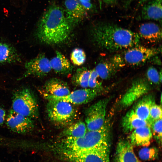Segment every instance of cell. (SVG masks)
Here are the masks:
<instances>
[{
    "mask_svg": "<svg viewBox=\"0 0 162 162\" xmlns=\"http://www.w3.org/2000/svg\"><path fill=\"white\" fill-rule=\"evenodd\" d=\"M87 131L86 124L81 121L73 123L62 132L60 137L76 138L83 136Z\"/></svg>",
    "mask_w": 162,
    "mask_h": 162,
    "instance_id": "603a6c76",
    "label": "cell"
},
{
    "mask_svg": "<svg viewBox=\"0 0 162 162\" xmlns=\"http://www.w3.org/2000/svg\"><path fill=\"white\" fill-rule=\"evenodd\" d=\"M147 125L150 126L146 121L140 118L133 109L126 114L122 121V130L125 133H130L137 128Z\"/></svg>",
    "mask_w": 162,
    "mask_h": 162,
    "instance_id": "ffe728a7",
    "label": "cell"
},
{
    "mask_svg": "<svg viewBox=\"0 0 162 162\" xmlns=\"http://www.w3.org/2000/svg\"><path fill=\"white\" fill-rule=\"evenodd\" d=\"M12 108L15 112L33 119L38 116L37 100L32 91L28 88H20L14 92Z\"/></svg>",
    "mask_w": 162,
    "mask_h": 162,
    "instance_id": "52a82bcc",
    "label": "cell"
},
{
    "mask_svg": "<svg viewBox=\"0 0 162 162\" xmlns=\"http://www.w3.org/2000/svg\"><path fill=\"white\" fill-rule=\"evenodd\" d=\"M140 0V1L141 2H144L148 0Z\"/></svg>",
    "mask_w": 162,
    "mask_h": 162,
    "instance_id": "e575fe53",
    "label": "cell"
},
{
    "mask_svg": "<svg viewBox=\"0 0 162 162\" xmlns=\"http://www.w3.org/2000/svg\"><path fill=\"white\" fill-rule=\"evenodd\" d=\"M158 154V150L155 148L144 147L140 150L139 156L142 160H150L156 158Z\"/></svg>",
    "mask_w": 162,
    "mask_h": 162,
    "instance_id": "484cf974",
    "label": "cell"
},
{
    "mask_svg": "<svg viewBox=\"0 0 162 162\" xmlns=\"http://www.w3.org/2000/svg\"><path fill=\"white\" fill-rule=\"evenodd\" d=\"M20 56L16 48L10 44L0 41V64L20 62Z\"/></svg>",
    "mask_w": 162,
    "mask_h": 162,
    "instance_id": "44dd1931",
    "label": "cell"
},
{
    "mask_svg": "<svg viewBox=\"0 0 162 162\" xmlns=\"http://www.w3.org/2000/svg\"><path fill=\"white\" fill-rule=\"evenodd\" d=\"M98 94L99 93L93 89L87 88L75 90L64 96L56 97L45 94H42L47 100H61L73 104L80 105L86 104L91 101L98 95Z\"/></svg>",
    "mask_w": 162,
    "mask_h": 162,
    "instance_id": "8fae6325",
    "label": "cell"
},
{
    "mask_svg": "<svg viewBox=\"0 0 162 162\" xmlns=\"http://www.w3.org/2000/svg\"><path fill=\"white\" fill-rule=\"evenodd\" d=\"M155 102V98L152 94H145L139 99L133 109L140 118L146 121L150 126V109L152 105Z\"/></svg>",
    "mask_w": 162,
    "mask_h": 162,
    "instance_id": "e0dca14e",
    "label": "cell"
},
{
    "mask_svg": "<svg viewBox=\"0 0 162 162\" xmlns=\"http://www.w3.org/2000/svg\"><path fill=\"white\" fill-rule=\"evenodd\" d=\"M160 48L147 47L139 44L124 50L112 56L110 61L118 69L143 64L158 54Z\"/></svg>",
    "mask_w": 162,
    "mask_h": 162,
    "instance_id": "277c9868",
    "label": "cell"
},
{
    "mask_svg": "<svg viewBox=\"0 0 162 162\" xmlns=\"http://www.w3.org/2000/svg\"><path fill=\"white\" fill-rule=\"evenodd\" d=\"M64 13L72 26L81 21L86 16V9L78 0H64Z\"/></svg>",
    "mask_w": 162,
    "mask_h": 162,
    "instance_id": "4fadbf2b",
    "label": "cell"
},
{
    "mask_svg": "<svg viewBox=\"0 0 162 162\" xmlns=\"http://www.w3.org/2000/svg\"><path fill=\"white\" fill-rule=\"evenodd\" d=\"M72 27L63 10L53 5L49 7L41 17L37 25L36 35L42 43L57 44L68 38Z\"/></svg>",
    "mask_w": 162,
    "mask_h": 162,
    "instance_id": "7a4b0ae2",
    "label": "cell"
},
{
    "mask_svg": "<svg viewBox=\"0 0 162 162\" xmlns=\"http://www.w3.org/2000/svg\"><path fill=\"white\" fill-rule=\"evenodd\" d=\"M91 71V70L84 67L77 69L71 78L72 83L75 86L83 88H88Z\"/></svg>",
    "mask_w": 162,
    "mask_h": 162,
    "instance_id": "d4e9b609",
    "label": "cell"
},
{
    "mask_svg": "<svg viewBox=\"0 0 162 162\" xmlns=\"http://www.w3.org/2000/svg\"><path fill=\"white\" fill-rule=\"evenodd\" d=\"M46 112L50 120L60 126L72 124L76 116V111L73 104L61 100H47Z\"/></svg>",
    "mask_w": 162,
    "mask_h": 162,
    "instance_id": "8992f818",
    "label": "cell"
},
{
    "mask_svg": "<svg viewBox=\"0 0 162 162\" xmlns=\"http://www.w3.org/2000/svg\"><path fill=\"white\" fill-rule=\"evenodd\" d=\"M138 34L140 38L150 43L159 42L162 38L161 28L153 22H146L141 25Z\"/></svg>",
    "mask_w": 162,
    "mask_h": 162,
    "instance_id": "2e32d148",
    "label": "cell"
},
{
    "mask_svg": "<svg viewBox=\"0 0 162 162\" xmlns=\"http://www.w3.org/2000/svg\"><path fill=\"white\" fill-rule=\"evenodd\" d=\"M6 111L5 109L0 105V126L4 124L6 118Z\"/></svg>",
    "mask_w": 162,
    "mask_h": 162,
    "instance_id": "1f68e13d",
    "label": "cell"
},
{
    "mask_svg": "<svg viewBox=\"0 0 162 162\" xmlns=\"http://www.w3.org/2000/svg\"><path fill=\"white\" fill-rule=\"evenodd\" d=\"M162 123L160 118L154 121L151 125L152 135L160 144L162 141Z\"/></svg>",
    "mask_w": 162,
    "mask_h": 162,
    "instance_id": "f546056e",
    "label": "cell"
},
{
    "mask_svg": "<svg viewBox=\"0 0 162 162\" xmlns=\"http://www.w3.org/2000/svg\"><path fill=\"white\" fill-rule=\"evenodd\" d=\"M110 144L84 151H54L62 158L70 162H110Z\"/></svg>",
    "mask_w": 162,
    "mask_h": 162,
    "instance_id": "5b68a950",
    "label": "cell"
},
{
    "mask_svg": "<svg viewBox=\"0 0 162 162\" xmlns=\"http://www.w3.org/2000/svg\"><path fill=\"white\" fill-rule=\"evenodd\" d=\"M141 17L143 20H152L161 22L162 0H153L143 7Z\"/></svg>",
    "mask_w": 162,
    "mask_h": 162,
    "instance_id": "d6986e66",
    "label": "cell"
},
{
    "mask_svg": "<svg viewBox=\"0 0 162 162\" xmlns=\"http://www.w3.org/2000/svg\"><path fill=\"white\" fill-rule=\"evenodd\" d=\"M6 124L11 131L22 134H30L34 128L33 119L17 113L12 109L7 114Z\"/></svg>",
    "mask_w": 162,
    "mask_h": 162,
    "instance_id": "9c48e42d",
    "label": "cell"
},
{
    "mask_svg": "<svg viewBox=\"0 0 162 162\" xmlns=\"http://www.w3.org/2000/svg\"><path fill=\"white\" fill-rule=\"evenodd\" d=\"M91 36L97 47L111 52L139 45L140 38L137 33L107 22L95 24L92 29Z\"/></svg>",
    "mask_w": 162,
    "mask_h": 162,
    "instance_id": "6da1fadb",
    "label": "cell"
},
{
    "mask_svg": "<svg viewBox=\"0 0 162 162\" xmlns=\"http://www.w3.org/2000/svg\"><path fill=\"white\" fill-rule=\"evenodd\" d=\"M70 59L75 65L80 66L86 60V55L84 51L80 48L74 49L71 53Z\"/></svg>",
    "mask_w": 162,
    "mask_h": 162,
    "instance_id": "4316f807",
    "label": "cell"
},
{
    "mask_svg": "<svg viewBox=\"0 0 162 162\" xmlns=\"http://www.w3.org/2000/svg\"><path fill=\"white\" fill-rule=\"evenodd\" d=\"M152 136L151 126L147 125L133 130L129 141L133 146H147L151 143Z\"/></svg>",
    "mask_w": 162,
    "mask_h": 162,
    "instance_id": "ac0fdd59",
    "label": "cell"
},
{
    "mask_svg": "<svg viewBox=\"0 0 162 162\" xmlns=\"http://www.w3.org/2000/svg\"><path fill=\"white\" fill-rule=\"evenodd\" d=\"M40 92L41 94L56 97L64 96L70 92L67 83L56 78H51L47 80Z\"/></svg>",
    "mask_w": 162,
    "mask_h": 162,
    "instance_id": "5bb4252c",
    "label": "cell"
},
{
    "mask_svg": "<svg viewBox=\"0 0 162 162\" xmlns=\"http://www.w3.org/2000/svg\"><path fill=\"white\" fill-rule=\"evenodd\" d=\"M24 67L25 71L18 80L31 76L43 77L48 74L52 70L50 60L43 53L39 54L26 62Z\"/></svg>",
    "mask_w": 162,
    "mask_h": 162,
    "instance_id": "30bf717a",
    "label": "cell"
},
{
    "mask_svg": "<svg viewBox=\"0 0 162 162\" xmlns=\"http://www.w3.org/2000/svg\"><path fill=\"white\" fill-rule=\"evenodd\" d=\"M133 146L129 140H119L116 148L115 162H140L134 152Z\"/></svg>",
    "mask_w": 162,
    "mask_h": 162,
    "instance_id": "9a60e30c",
    "label": "cell"
},
{
    "mask_svg": "<svg viewBox=\"0 0 162 162\" xmlns=\"http://www.w3.org/2000/svg\"><path fill=\"white\" fill-rule=\"evenodd\" d=\"M149 116L151 124L154 121L162 118L161 106L156 104L155 102L153 104L150 108Z\"/></svg>",
    "mask_w": 162,
    "mask_h": 162,
    "instance_id": "4dcf8cb0",
    "label": "cell"
},
{
    "mask_svg": "<svg viewBox=\"0 0 162 162\" xmlns=\"http://www.w3.org/2000/svg\"><path fill=\"white\" fill-rule=\"evenodd\" d=\"M80 4H83L91 2V0H78Z\"/></svg>",
    "mask_w": 162,
    "mask_h": 162,
    "instance_id": "836d02e7",
    "label": "cell"
},
{
    "mask_svg": "<svg viewBox=\"0 0 162 162\" xmlns=\"http://www.w3.org/2000/svg\"><path fill=\"white\" fill-rule=\"evenodd\" d=\"M99 77L94 69L91 70L88 81V88L99 93L102 90V87L101 82L98 79Z\"/></svg>",
    "mask_w": 162,
    "mask_h": 162,
    "instance_id": "83f0119b",
    "label": "cell"
},
{
    "mask_svg": "<svg viewBox=\"0 0 162 162\" xmlns=\"http://www.w3.org/2000/svg\"><path fill=\"white\" fill-rule=\"evenodd\" d=\"M149 83L145 79H139L134 81L120 101L122 108L129 107L150 90Z\"/></svg>",
    "mask_w": 162,
    "mask_h": 162,
    "instance_id": "7c38bea8",
    "label": "cell"
},
{
    "mask_svg": "<svg viewBox=\"0 0 162 162\" xmlns=\"http://www.w3.org/2000/svg\"><path fill=\"white\" fill-rule=\"evenodd\" d=\"M104 2L108 4H112L115 3L116 0H103Z\"/></svg>",
    "mask_w": 162,
    "mask_h": 162,
    "instance_id": "d6a6232c",
    "label": "cell"
},
{
    "mask_svg": "<svg viewBox=\"0 0 162 162\" xmlns=\"http://www.w3.org/2000/svg\"><path fill=\"white\" fill-rule=\"evenodd\" d=\"M52 69L56 73L67 74L71 72L73 67L69 61L62 53L56 51V56L50 60Z\"/></svg>",
    "mask_w": 162,
    "mask_h": 162,
    "instance_id": "7402d4cb",
    "label": "cell"
},
{
    "mask_svg": "<svg viewBox=\"0 0 162 162\" xmlns=\"http://www.w3.org/2000/svg\"><path fill=\"white\" fill-rule=\"evenodd\" d=\"M146 76L148 81L155 84H159L161 82V71L159 72L153 67H150L147 69Z\"/></svg>",
    "mask_w": 162,
    "mask_h": 162,
    "instance_id": "f1b7e54d",
    "label": "cell"
},
{
    "mask_svg": "<svg viewBox=\"0 0 162 162\" xmlns=\"http://www.w3.org/2000/svg\"><path fill=\"white\" fill-rule=\"evenodd\" d=\"M110 128L109 122L106 120L104 125L98 130H87L83 136L78 138L60 137L49 144V148L53 151H84L110 144Z\"/></svg>",
    "mask_w": 162,
    "mask_h": 162,
    "instance_id": "3957f363",
    "label": "cell"
},
{
    "mask_svg": "<svg viewBox=\"0 0 162 162\" xmlns=\"http://www.w3.org/2000/svg\"><path fill=\"white\" fill-rule=\"evenodd\" d=\"M109 98L101 99L89 107L85 112L86 124L87 131L96 130L104 124Z\"/></svg>",
    "mask_w": 162,
    "mask_h": 162,
    "instance_id": "ba28073f",
    "label": "cell"
},
{
    "mask_svg": "<svg viewBox=\"0 0 162 162\" xmlns=\"http://www.w3.org/2000/svg\"><path fill=\"white\" fill-rule=\"evenodd\" d=\"M94 69L99 77L103 80L110 78L118 70L110 59L99 63Z\"/></svg>",
    "mask_w": 162,
    "mask_h": 162,
    "instance_id": "cb8c5ba5",
    "label": "cell"
}]
</instances>
